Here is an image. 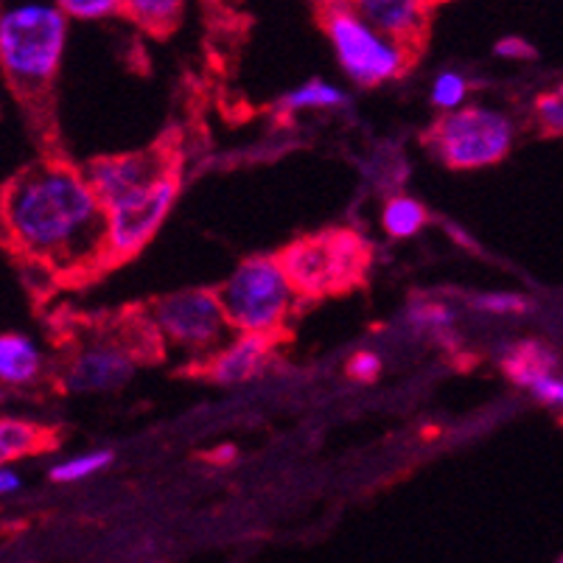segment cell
<instances>
[{"label":"cell","mask_w":563,"mask_h":563,"mask_svg":"<svg viewBox=\"0 0 563 563\" xmlns=\"http://www.w3.org/2000/svg\"><path fill=\"white\" fill-rule=\"evenodd\" d=\"M382 224L384 233L390 235V239H412L427 224V208L418 199L398 194V197L384 202Z\"/></svg>","instance_id":"cell-18"},{"label":"cell","mask_w":563,"mask_h":563,"mask_svg":"<svg viewBox=\"0 0 563 563\" xmlns=\"http://www.w3.org/2000/svg\"><path fill=\"white\" fill-rule=\"evenodd\" d=\"M329 3H336V0H320V7H329Z\"/></svg>","instance_id":"cell-30"},{"label":"cell","mask_w":563,"mask_h":563,"mask_svg":"<svg viewBox=\"0 0 563 563\" xmlns=\"http://www.w3.org/2000/svg\"><path fill=\"white\" fill-rule=\"evenodd\" d=\"M3 224L14 253L54 275L104 266V205L85 168L40 163L3 194Z\"/></svg>","instance_id":"cell-1"},{"label":"cell","mask_w":563,"mask_h":563,"mask_svg":"<svg viewBox=\"0 0 563 563\" xmlns=\"http://www.w3.org/2000/svg\"><path fill=\"white\" fill-rule=\"evenodd\" d=\"M530 393L539 398L541 404H547V407L563 409V378L555 376V373H547V376L536 378Z\"/></svg>","instance_id":"cell-27"},{"label":"cell","mask_w":563,"mask_h":563,"mask_svg":"<svg viewBox=\"0 0 563 563\" xmlns=\"http://www.w3.org/2000/svg\"><path fill=\"white\" fill-rule=\"evenodd\" d=\"M273 345L275 336L269 334L235 331L233 340H228L217 353H211L202 362V367L219 384H244L264 373V367L273 360Z\"/></svg>","instance_id":"cell-11"},{"label":"cell","mask_w":563,"mask_h":563,"mask_svg":"<svg viewBox=\"0 0 563 563\" xmlns=\"http://www.w3.org/2000/svg\"><path fill=\"white\" fill-rule=\"evenodd\" d=\"M494 54L499 56V59H510V63H527V59H536L539 51H536V45L527 43L525 37L508 34V37H501L499 43L494 45Z\"/></svg>","instance_id":"cell-26"},{"label":"cell","mask_w":563,"mask_h":563,"mask_svg":"<svg viewBox=\"0 0 563 563\" xmlns=\"http://www.w3.org/2000/svg\"><path fill=\"white\" fill-rule=\"evenodd\" d=\"M186 7L188 0H124V14L143 32L166 34L180 23Z\"/></svg>","instance_id":"cell-16"},{"label":"cell","mask_w":563,"mask_h":563,"mask_svg":"<svg viewBox=\"0 0 563 563\" xmlns=\"http://www.w3.org/2000/svg\"><path fill=\"white\" fill-rule=\"evenodd\" d=\"M468 96L471 81L468 76H463L460 70H440L432 81V90H429L432 107L440 112L460 110V107L468 104Z\"/></svg>","instance_id":"cell-21"},{"label":"cell","mask_w":563,"mask_h":563,"mask_svg":"<svg viewBox=\"0 0 563 563\" xmlns=\"http://www.w3.org/2000/svg\"><path fill=\"white\" fill-rule=\"evenodd\" d=\"M516 141V121L496 107L465 104L443 112L429 130L427 146L443 166L454 172H477L496 166L510 155Z\"/></svg>","instance_id":"cell-5"},{"label":"cell","mask_w":563,"mask_h":563,"mask_svg":"<svg viewBox=\"0 0 563 563\" xmlns=\"http://www.w3.org/2000/svg\"><path fill=\"white\" fill-rule=\"evenodd\" d=\"M558 356L555 351L544 345V342L536 340H525L510 345L508 351L501 353V371L516 387H525L530 390L536 378L547 376V373H555Z\"/></svg>","instance_id":"cell-14"},{"label":"cell","mask_w":563,"mask_h":563,"mask_svg":"<svg viewBox=\"0 0 563 563\" xmlns=\"http://www.w3.org/2000/svg\"><path fill=\"white\" fill-rule=\"evenodd\" d=\"M233 457H235V449L233 446H222V449H213L211 454H208V460H211V463H233Z\"/></svg>","instance_id":"cell-29"},{"label":"cell","mask_w":563,"mask_h":563,"mask_svg":"<svg viewBox=\"0 0 563 563\" xmlns=\"http://www.w3.org/2000/svg\"><path fill=\"white\" fill-rule=\"evenodd\" d=\"M532 115L544 135H563V81L536 99Z\"/></svg>","instance_id":"cell-23"},{"label":"cell","mask_w":563,"mask_h":563,"mask_svg":"<svg viewBox=\"0 0 563 563\" xmlns=\"http://www.w3.org/2000/svg\"><path fill=\"white\" fill-rule=\"evenodd\" d=\"M150 317L166 345L199 356V362L217 353L233 331L219 289L174 291V295L155 300Z\"/></svg>","instance_id":"cell-8"},{"label":"cell","mask_w":563,"mask_h":563,"mask_svg":"<svg viewBox=\"0 0 563 563\" xmlns=\"http://www.w3.org/2000/svg\"><path fill=\"white\" fill-rule=\"evenodd\" d=\"M40 449H43V429L29 421L3 418V423H0V460L3 463L29 457Z\"/></svg>","instance_id":"cell-19"},{"label":"cell","mask_w":563,"mask_h":563,"mask_svg":"<svg viewBox=\"0 0 563 563\" xmlns=\"http://www.w3.org/2000/svg\"><path fill=\"white\" fill-rule=\"evenodd\" d=\"M278 258L300 298H322L360 284L371 250L353 230H325L291 242Z\"/></svg>","instance_id":"cell-6"},{"label":"cell","mask_w":563,"mask_h":563,"mask_svg":"<svg viewBox=\"0 0 563 563\" xmlns=\"http://www.w3.org/2000/svg\"><path fill=\"white\" fill-rule=\"evenodd\" d=\"M112 465V452L110 449H93V452H79L68 460H59L56 465H51L48 477L54 483H81V479H90L96 474H101L104 468Z\"/></svg>","instance_id":"cell-20"},{"label":"cell","mask_w":563,"mask_h":563,"mask_svg":"<svg viewBox=\"0 0 563 563\" xmlns=\"http://www.w3.org/2000/svg\"><path fill=\"white\" fill-rule=\"evenodd\" d=\"M43 351L32 336L9 331L0 336V382L7 387H25L34 384L43 373Z\"/></svg>","instance_id":"cell-13"},{"label":"cell","mask_w":563,"mask_h":563,"mask_svg":"<svg viewBox=\"0 0 563 563\" xmlns=\"http://www.w3.org/2000/svg\"><path fill=\"white\" fill-rule=\"evenodd\" d=\"M404 322H407L412 331L432 334L438 336V340H449L454 325H457V311H454L446 300H418V303L407 306Z\"/></svg>","instance_id":"cell-17"},{"label":"cell","mask_w":563,"mask_h":563,"mask_svg":"<svg viewBox=\"0 0 563 563\" xmlns=\"http://www.w3.org/2000/svg\"><path fill=\"white\" fill-rule=\"evenodd\" d=\"M322 25H325L336 63L353 85H387V81L401 79L412 63V45L378 32L347 0L322 7Z\"/></svg>","instance_id":"cell-3"},{"label":"cell","mask_w":563,"mask_h":563,"mask_svg":"<svg viewBox=\"0 0 563 563\" xmlns=\"http://www.w3.org/2000/svg\"><path fill=\"white\" fill-rule=\"evenodd\" d=\"M74 20L54 0H12L0 14V63L20 93L37 96L63 68Z\"/></svg>","instance_id":"cell-2"},{"label":"cell","mask_w":563,"mask_h":563,"mask_svg":"<svg viewBox=\"0 0 563 563\" xmlns=\"http://www.w3.org/2000/svg\"><path fill=\"white\" fill-rule=\"evenodd\" d=\"M76 23H101L115 14H124V0H54Z\"/></svg>","instance_id":"cell-22"},{"label":"cell","mask_w":563,"mask_h":563,"mask_svg":"<svg viewBox=\"0 0 563 563\" xmlns=\"http://www.w3.org/2000/svg\"><path fill=\"white\" fill-rule=\"evenodd\" d=\"M378 32L418 48L438 0H347Z\"/></svg>","instance_id":"cell-12"},{"label":"cell","mask_w":563,"mask_h":563,"mask_svg":"<svg viewBox=\"0 0 563 563\" xmlns=\"http://www.w3.org/2000/svg\"><path fill=\"white\" fill-rule=\"evenodd\" d=\"M233 331L278 336L300 295L278 255H250L219 286Z\"/></svg>","instance_id":"cell-4"},{"label":"cell","mask_w":563,"mask_h":563,"mask_svg":"<svg viewBox=\"0 0 563 563\" xmlns=\"http://www.w3.org/2000/svg\"><path fill=\"white\" fill-rule=\"evenodd\" d=\"M438 3H440V0H438Z\"/></svg>","instance_id":"cell-31"},{"label":"cell","mask_w":563,"mask_h":563,"mask_svg":"<svg viewBox=\"0 0 563 563\" xmlns=\"http://www.w3.org/2000/svg\"><path fill=\"white\" fill-rule=\"evenodd\" d=\"M23 488V477H20L18 471L9 468V463L0 468V494L3 496H12Z\"/></svg>","instance_id":"cell-28"},{"label":"cell","mask_w":563,"mask_h":563,"mask_svg":"<svg viewBox=\"0 0 563 563\" xmlns=\"http://www.w3.org/2000/svg\"><path fill=\"white\" fill-rule=\"evenodd\" d=\"M471 306L479 311H488V314H525L530 309V300L521 298V295H514V291H485V295H477L471 300Z\"/></svg>","instance_id":"cell-24"},{"label":"cell","mask_w":563,"mask_h":563,"mask_svg":"<svg viewBox=\"0 0 563 563\" xmlns=\"http://www.w3.org/2000/svg\"><path fill=\"white\" fill-rule=\"evenodd\" d=\"M137 351L126 336H99L70 356L63 384L68 393H110L124 387L135 373Z\"/></svg>","instance_id":"cell-9"},{"label":"cell","mask_w":563,"mask_h":563,"mask_svg":"<svg viewBox=\"0 0 563 563\" xmlns=\"http://www.w3.org/2000/svg\"><path fill=\"white\" fill-rule=\"evenodd\" d=\"M347 104H351V93L345 87H340L336 81L311 79L280 96L278 112L280 115H298V112L311 110H340Z\"/></svg>","instance_id":"cell-15"},{"label":"cell","mask_w":563,"mask_h":563,"mask_svg":"<svg viewBox=\"0 0 563 563\" xmlns=\"http://www.w3.org/2000/svg\"><path fill=\"white\" fill-rule=\"evenodd\" d=\"M378 373H382V356L378 353L360 351L347 360V376L356 378V382H376Z\"/></svg>","instance_id":"cell-25"},{"label":"cell","mask_w":563,"mask_h":563,"mask_svg":"<svg viewBox=\"0 0 563 563\" xmlns=\"http://www.w3.org/2000/svg\"><path fill=\"white\" fill-rule=\"evenodd\" d=\"M172 166L174 161H168L163 152H132V155H110L90 161L85 166V174L93 191L99 194L101 205L107 208L126 194L143 188L146 183L157 180Z\"/></svg>","instance_id":"cell-10"},{"label":"cell","mask_w":563,"mask_h":563,"mask_svg":"<svg viewBox=\"0 0 563 563\" xmlns=\"http://www.w3.org/2000/svg\"><path fill=\"white\" fill-rule=\"evenodd\" d=\"M180 194L177 166L163 172L157 180L126 194L104 208V266L121 264L141 253L166 222L168 211Z\"/></svg>","instance_id":"cell-7"}]
</instances>
